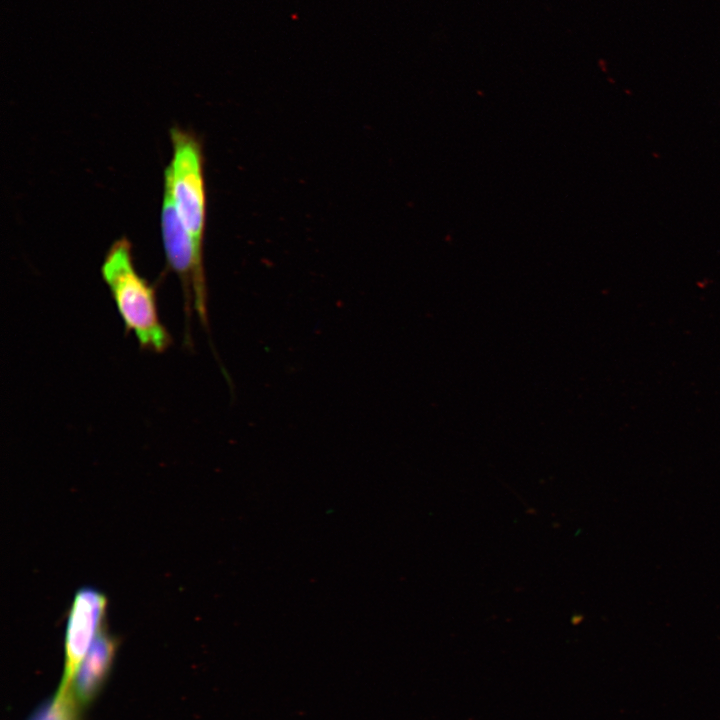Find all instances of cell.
Listing matches in <instances>:
<instances>
[{
    "label": "cell",
    "mask_w": 720,
    "mask_h": 720,
    "mask_svg": "<svg viewBox=\"0 0 720 720\" xmlns=\"http://www.w3.org/2000/svg\"><path fill=\"white\" fill-rule=\"evenodd\" d=\"M132 256L129 240L118 239L105 255L101 275L126 331L142 349L162 353L172 339L159 317L155 289L137 272Z\"/></svg>",
    "instance_id": "cell-1"
},
{
    "label": "cell",
    "mask_w": 720,
    "mask_h": 720,
    "mask_svg": "<svg viewBox=\"0 0 720 720\" xmlns=\"http://www.w3.org/2000/svg\"><path fill=\"white\" fill-rule=\"evenodd\" d=\"M172 158L164 172L168 192L184 227L202 246L206 196L201 147L192 133L179 127L170 130Z\"/></svg>",
    "instance_id": "cell-2"
},
{
    "label": "cell",
    "mask_w": 720,
    "mask_h": 720,
    "mask_svg": "<svg viewBox=\"0 0 720 720\" xmlns=\"http://www.w3.org/2000/svg\"><path fill=\"white\" fill-rule=\"evenodd\" d=\"M161 236L167 266L179 278L184 295L186 336L189 335V319L192 307L202 325H208L207 288L205 283L202 246L190 235L180 220L167 191L163 193L161 211Z\"/></svg>",
    "instance_id": "cell-3"
},
{
    "label": "cell",
    "mask_w": 720,
    "mask_h": 720,
    "mask_svg": "<svg viewBox=\"0 0 720 720\" xmlns=\"http://www.w3.org/2000/svg\"><path fill=\"white\" fill-rule=\"evenodd\" d=\"M108 598L100 590L85 586L74 594L67 614L64 635V669L57 689L70 691L71 683L100 629L105 625Z\"/></svg>",
    "instance_id": "cell-4"
},
{
    "label": "cell",
    "mask_w": 720,
    "mask_h": 720,
    "mask_svg": "<svg viewBox=\"0 0 720 720\" xmlns=\"http://www.w3.org/2000/svg\"><path fill=\"white\" fill-rule=\"evenodd\" d=\"M119 646V640L104 625L80 663L70 690L81 708L90 704L106 682Z\"/></svg>",
    "instance_id": "cell-5"
},
{
    "label": "cell",
    "mask_w": 720,
    "mask_h": 720,
    "mask_svg": "<svg viewBox=\"0 0 720 720\" xmlns=\"http://www.w3.org/2000/svg\"><path fill=\"white\" fill-rule=\"evenodd\" d=\"M80 709L71 691H57L29 720H80Z\"/></svg>",
    "instance_id": "cell-6"
}]
</instances>
